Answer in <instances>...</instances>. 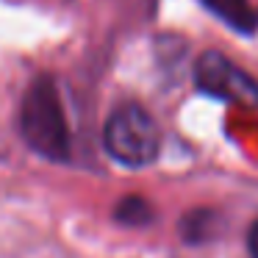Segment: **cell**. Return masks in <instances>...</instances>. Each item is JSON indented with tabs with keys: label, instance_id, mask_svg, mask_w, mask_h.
<instances>
[{
	"label": "cell",
	"instance_id": "3957f363",
	"mask_svg": "<svg viewBox=\"0 0 258 258\" xmlns=\"http://www.w3.org/2000/svg\"><path fill=\"white\" fill-rule=\"evenodd\" d=\"M195 84L203 95L228 100L236 106L258 108V81L219 50H206L197 58Z\"/></svg>",
	"mask_w": 258,
	"mask_h": 258
},
{
	"label": "cell",
	"instance_id": "8992f818",
	"mask_svg": "<svg viewBox=\"0 0 258 258\" xmlns=\"http://www.w3.org/2000/svg\"><path fill=\"white\" fill-rule=\"evenodd\" d=\"M114 219L125 228H147V225L156 219L150 200L142 195H128L114 206Z\"/></svg>",
	"mask_w": 258,
	"mask_h": 258
},
{
	"label": "cell",
	"instance_id": "7a4b0ae2",
	"mask_svg": "<svg viewBox=\"0 0 258 258\" xmlns=\"http://www.w3.org/2000/svg\"><path fill=\"white\" fill-rule=\"evenodd\" d=\"M103 145L114 161L125 167H147L161 153V131L145 106L122 103L108 114Z\"/></svg>",
	"mask_w": 258,
	"mask_h": 258
},
{
	"label": "cell",
	"instance_id": "5b68a950",
	"mask_svg": "<svg viewBox=\"0 0 258 258\" xmlns=\"http://www.w3.org/2000/svg\"><path fill=\"white\" fill-rule=\"evenodd\" d=\"M219 228H222V214L214 208H195L180 219V236L189 244H206L217 239Z\"/></svg>",
	"mask_w": 258,
	"mask_h": 258
},
{
	"label": "cell",
	"instance_id": "52a82bcc",
	"mask_svg": "<svg viewBox=\"0 0 258 258\" xmlns=\"http://www.w3.org/2000/svg\"><path fill=\"white\" fill-rule=\"evenodd\" d=\"M247 250H250V258H258V219L247 230Z\"/></svg>",
	"mask_w": 258,
	"mask_h": 258
},
{
	"label": "cell",
	"instance_id": "277c9868",
	"mask_svg": "<svg viewBox=\"0 0 258 258\" xmlns=\"http://www.w3.org/2000/svg\"><path fill=\"white\" fill-rule=\"evenodd\" d=\"M203 3L239 34H255L258 31V12L250 6V0H203Z\"/></svg>",
	"mask_w": 258,
	"mask_h": 258
},
{
	"label": "cell",
	"instance_id": "6da1fadb",
	"mask_svg": "<svg viewBox=\"0 0 258 258\" xmlns=\"http://www.w3.org/2000/svg\"><path fill=\"white\" fill-rule=\"evenodd\" d=\"M20 131L23 139L36 156L47 161H70L73 158V142H70V125L61 106L58 86L50 75H39L28 86L20 111Z\"/></svg>",
	"mask_w": 258,
	"mask_h": 258
}]
</instances>
